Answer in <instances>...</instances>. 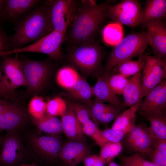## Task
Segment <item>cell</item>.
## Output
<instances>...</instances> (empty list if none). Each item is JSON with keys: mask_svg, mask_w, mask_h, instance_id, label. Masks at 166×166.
<instances>
[{"mask_svg": "<svg viewBox=\"0 0 166 166\" xmlns=\"http://www.w3.org/2000/svg\"><path fill=\"white\" fill-rule=\"evenodd\" d=\"M150 124L149 128L154 138L166 139L165 112L145 117Z\"/></svg>", "mask_w": 166, "mask_h": 166, "instance_id": "83f0119b", "label": "cell"}, {"mask_svg": "<svg viewBox=\"0 0 166 166\" xmlns=\"http://www.w3.org/2000/svg\"><path fill=\"white\" fill-rule=\"evenodd\" d=\"M141 71L128 79L122 94L124 106L129 108L139 103L142 98Z\"/></svg>", "mask_w": 166, "mask_h": 166, "instance_id": "7402d4cb", "label": "cell"}, {"mask_svg": "<svg viewBox=\"0 0 166 166\" xmlns=\"http://www.w3.org/2000/svg\"><path fill=\"white\" fill-rule=\"evenodd\" d=\"M140 102L137 111L145 118L165 112L166 81L164 80L150 91Z\"/></svg>", "mask_w": 166, "mask_h": 166, "instance_id": "30bf717a", "label": "cell"}, {"mask_svg": "<svg viewBox=\"0 0 166 166\" xmlns=\"http://www.w3.org/2000/svg\"><path fill=\"white\" fill-rule=\"evenodd\" d=\"M42 2V1L38 0H5L1 18L10 22L16 21Z\"/></svg>", "mask_w": 166, "mask_h": 166, "instance_id": "e0dca14e", "label": "cell"}, {"mask_svg": "<svg viewBox=\"0 0 166 166\" xmlns=\"http://www.w3.org/2000/svg\"><path fill=\"white\" fill-rule=\"evenodd\" d=\"M9 102L0 99V114L8 105Z\"/></svg>", "mask_w": 166, "mask_h": 166, "instance_id": "f6af8a7d", "label": "cell"}, {"mask_svg": "<svg viewBox=\"0 0 166 166\" xmlns=\"http://www.w3.org/2000/svg\"><path fill=\"white\" fill-rule=\"evenodd\" d=\"M80 0L51 1L50 16L53 30L65 35L80 3Z\"/></svg>", "mask_w": 166, "mask_h": 166, "instance_id": "9c48e42d", "label": "cell"}, {"mask_svg": "<svg viewBox=\"0 0 166 166\" xmlns=\"http://www.w3.org/2000/svg\"><path fill=\"white\" fill-rule=\"evenodd\" d=\"M128 79L120 73L110 74L108 82L114 93L117 95L122 94Z\"/></svg>", "mask_w": 166, "mask_h": 166, "instance_id": "d590c367", "label": "cell"}, {"mask_svg": "<svg viewBox=\"0 0 166 166\" xmlns=\"http://www.w3.org/2000/svg\"><path fill=\"white\" fill-rule=\"evenodd\" d=\"M150 45L147 31L128 35L112 49L103 67L102 73H108L121 63L142 54Z\"/></svg>", "mask_w": 166, "mask_h": 166, "instance_id": "3957f363", "label": "cell"}, {"mask_svg": "<svg viewBox=\"0 0 166 166\" xmlns=\"http://www.w3.org/2000/svg\"><path fill=\"white\" fill-rule=\"evenodd\" d=\"M110 72L99 74L97 81L93 87L95 98L102 102H107L121 109L124 106L121 101L114 93L108 82Z\"/></svg>", "mask_w": 166, "mask_h": 166, "instance_id": "d6986e66", "label": "cell"}, {"mask_svg": "<svg viewBox=\"0 0 166 166\" xmlns=\"http://www.w3.org/2000/svg\"><path fill=\"white\" fill-rule=\"evenodd\" d=\"M65 35L53 30L47 35L30 45L0 53V57L24 52L37 53L46 54L53 60L59 61L62 58L61 47Z\"/></svg>", "mask_w": 166, "mask_h": 166, "instance_id": "8992f818", "label": "cell"}, {"mask_svg": "<svg viewBox=\"0 0 166 166\" xmlns=\"http://www.w3.org/2000/svg\"><path fill=\"white\" fill-rule=\"evenodd\" d=\"M152 148L166 154V139L154 138Z\"/></svg>", "mask_w": 166, "mask_h": 166, "instance_id": "60d3db41", "label": "cell"}, {"mask_svg": "<svg viewBox=\"0 0 166 166\" xmlns=\"http://www.w3.org/2000/svg\"><path fill=\"white\" fill-rule=\"evenodd\" d=\"M26 114L20 107L9 102L0 114V131H14L22 126Z\"/></svg>", "mask_w": 166, "mask_h": 166, "instance_id": "2e32d148", "label": "cell"}, {"mask_svg": "<svg viewBox=\"0 0 166 166\" xmlns=\"http://www.w3.org/2000/svg\"><path fill=\"white\" fill-rule=\"evenodd\" d=\"M144 59L141 70L142 98L166 77V59L146 55H144Z\"/></svg>", "mask_w": 166, "mask_h": 166, "instance_id": "ba28073f", "label": "cell"}, {"mask_svg": "<svg viewBox=\"0 0 166 166\" xmlns=\"http://www.w3.org/2000/svg\"><path fill=\"white\" fill-rule=\"evenodd\" d=\"M147 154L151 162L160 166H166V154L152 148Z\"/></svg>", "mask_w": 166, "mask_h": 166, "instance_id": "74e56055", "label": "cell"}, {"mask_svg": "<svg viewBox=\"0 0 166 166\" xmlns=\"http://www.w3.org/2000/svg\"><path fill=\"white\" fill-rule=\"evenodd\" d=\"M84 134L91 137L100 147L107 142L104 138L98 123L91 120L82 125Z\"/></svg>", "mask_w": 166, "mask_h": 166, "instance_id": "1f68e13d", "label": "cell"}, {"mask_svg": "<svg viewBox=\"0 0 166 166\" xmlns=\"http://www.w3.org/2000/svg\"><path fill=\"white\" fill-rule=\"evenodd\" d=\"M68 108L66 102L60 97H56L46 103V114L53 116L62 117Z\"/></svg>", "mask_w": 166, "mask_h": 166, "instance_id": "d6a6232c", "label": "cell"}, {"mask_svg": "<svg viewBox=\"0 0 166 166\" xmlns=\"http://www.w3.org/2000/svg\"><path fill=\"white\" fill-rule=\"evenodd\" d=\"M110 3L109 2L97 4L95 0H80L64 38L70 47L96 39L108 18L107 7Z\"/></svg>", "mask_w": 166, "mask_h": 166, "instance_id": "6da1fadb", "label": "cell"}, {"mask_svg": "<svg viewBox=\"0 0 166 166\" xmlns=\"http://www.w3.org/2000/svg\"><path fill=\"white\" fill-rule=\"evenodd\" d=\"M102 135L107 142H120L123 138L125 134L123 132L108 128L102 131Z\"/></svg>", "mask_w": 166, "mask_h": 166, "instance_id": "8d00e7d4", "label": "cell"}, {"mask_svg": "<svg viewBox=\"0 0 166 166\" xmlns=\"http://www.w3.org/2000/svg\"><path fill=\"white\" fill-rule=\"evenodd\" d=\"M140 102L121 112L114 119L111 128L125 135L129 132L136 125V114Z\"/></svg>", "mask_w": 166, "mask_h": 166, "instance_id": "d4e9b609", "label": "cell"}, {"mask_svg": "<svg viewBox=\"0 0 166 166\" xmlns=\"http://www.w3.org/2000/svg\"><path fill=\"white\" fill-rule=\"evenodd\" d=\"M147 28L152 51L155 56L166 58V25L162 19L150 21L143 24Z\"/></svg>", "mask_w": 166, "mask_h": 166, "instance_id": "5bb4252c", "label": "cell"}, {"mask_svg": "<svg viewBox=\"0 0 166 166\" xmlns=\"http://www.w3.org/2000/svg\"><path fill=\"white\" fill-rule=\"evenodd\" d=\"M98 159V156L87 155L83 160L84 166H93Z\"/></svg>", "mask_w": 166, "mask_h": 166, "instance_id": "7bdbcfd3", "label": "cell"}, {"mask_svg": "<svg viewBox=\"0 0 166 166\" xmlns=\"http://www.w3.org/2000/svg\"><path fill=\"white\" fill-rule=\"evenodd\" d=\"M66 103L68 107L73 111L82 125L90 120L87 105L74 101H69Z\"/></svg>", "mask_w": 166, "mask_h": 166, "instance_id": "e575fe53", "label": "cell"}, {"mask_svg": "<svg viewBox=\"0 0 166 166\" xmlns=\"http://www.w3.org/2000/svg\"><path fill=\"white\" fill-rule=\"evenodd\" d=\"M127 134L126 142L133 151L147 154L152 148L154 137L145 125H136Z\"/></svg>", "mask_w": 166, "mask_h": 166, "instance_id": "7c38bea8", "label": "cell"}, {"mask_svg": "<svg viewBox=\"0 0 166 166\" xmlns=\"http://www.w3.org/2000/svg\"><path fill=\"white\" fill-rule=\"evenodd\" d=\"M31 141L34 147L45 156L50 158L59 157L62 145L57 136H34Z\"/></svg>", "mask_w": 166, "mask_h": 166, "instance_id": "ffe728a7", "label": "cell"}, {"mask_svg": "<svg viewBox=\"0 0 166 166\" xmlns=\"http://www.w3.org/2000/svg\"><path fill=\"white\" fill-rule=\"evenodd\" d=\"M87 107L90 116L97 123L107 124L121 113V109L109 103L105 104L96 98Z\"/></svg>", "mask_w": 166, "mask_h": 166, "instance_id": "ac0fdd59", "label": "cell"}, {"mask_svg": "<svg viewBox=\"0 0 166 166\" xmlns=\"http://www.w3.org/2000/svg\"><path fill=\"white\" fill-rule=\"evenodd\" d=\"M3 137L0 136V147L2 144Z\"/></svg>", "mask_w": 166, "mask_h": 166, "instance_id": "681fc988", "label": "cell"}, {"mask_svg": "<svg viewBox=\"0 0 166 166\" xmlns=\"http://www.w3.org/2000/svg\"><path fill=\"white\" fill-rule=\"evenodd\" d=\"M10 50L9 36L0 28V53Z\"/></svg>", "mask_w": 166, "mask_h": 166, "instance_id": "f35d334b", "label": "cell"}, {"mask_svg": "<svg viewBox=\"0 0 166 166\" xmlns=\"http://www.w3.org/2000/svg\"><path fill=\"white\" fill-rule=\"evenodd\" d=\"M69 97L74 101L78 102L88 106L93 100V88L85 79L81 77L74 85L68 90Z\"/></svg>", "mask_w": 166, "mask_h": 166, "instance_id": "603a6c76", "label": "cell"}, {"mask_svg": "<svg viewBox=\"0 0 166 166\" xmlns=\"http://www.w3.org/2000/svg\"><path fill=\"white\" fill-rule=\"evenodd\" d=\"M105 164L99 159V158L93 166H104Z\"/></svg>", "mask_w": 166, "mask_h": 166, "instance_id": "bcb514c9", "label": "cell"}, {"mask_svg": "<svg viewBox=\"0 0 166 166\" xmlns=\"http://www.w3.org/2000/svg\"><path fill=\"white\" fill-rule=\"evenodd\" d=\"M108 18L120 25L130 27L142 24L143 9L136 0H123L117 4H109Z\"/></svg>", "mask_w": 166, "mask_h": 166, "instance_id": "52a82bcc", "label": "cell"}, {"mask_svg": "<svg viewBox=\"0 0 166 166\" xmlns=\"http://www.w3.org/2000/svg\"><path fill=\"white\" fill-rule=\"evenodd\" d=\"M80 76L73 67H63L58 71L56 76L58 84L67 90L71 88L78 81Z\"/></svg>", "mask_w": 166, "mask_h": 166, "instance_id": "4316f807", "label": "cell"}, {"mask_svg": "<svg viewBox=\"0 0 166 166\" xmlns=\"http://www.w3.org/2000/svg\"><path fill=\"white\" fill-rule=\"evenodd\" d=\"M20 60L27 83V92L38 93L43 88L54 68L52 59L49 57L43 60H34L22 55Z\"/></svg>", "mask_w": 166, "mask_h": 166, "instance_id": "5b68a950", "label": "cell"}, {"mask_svg": "<svg viewBox=\"0 0 166 166\" xmlns=\"http://www.w3.org/2000/svg\"><path fill=\"white\" fill-rule=\"evenodd\" d=\"M17 166H37L35 163L33 162L30 164H22Z\"/></svg>", "mask_w": 166, "mask_h": 166, "instance_id": "7dc6e473", "label": "cell"}, {"mask_svg": "<svg viewBox=\"0 0 166 166\" xmlns=\"http://www.w3.org/2000/svg\"><path fill=\"white\" fill-rule=\"evenodd\" d=\"M16 54L13 57L3 56L1 64L6 86L11 92L20 86H27L21 62L18 57V54Z\"/></svg>", "mask_w": 166, "mask_h": 166, "instance_id": "8fae6325", "label": "cell"}, {"mask_svg": "<svg viewBox=\"0 0 166 166\" xmlns=\"http://www.w3.org/2000/svg\"><path fill=\"white\" fill-rule=\"evenodd\" d=\"M131 156L140 166H160L145 160L139 154H135Z\"/></svg>", "mask_w": 166, "mask_h": 166, "instance_id": "b9f144b4", "label": "cell"}, {"mask_svg": "<svg viewBox=\"0 0 166 166\" xmlns=\"http://www.w3.org/2000/svg\"><path fill=\"white\" fill-rule=\"evenodd\" d=\"M166 14L165 0H147L143 9L142 24L162 19Z\"/></svg>", "mask_w": 166, "mask_h": 166, "instance_id": "cb8c5ba5", "label": "cell"}, {"mask_svg": "<svg viewBox=\"0 0 166 166\" xmlns=\"http://www.w3.org/2000/svg\"><path fill=\"white\" fill-rule=\"evenodd\" d=\"M100 148L99 158L105 164L112 162L122 150V145L120 142H107L100 147Z\"/></svg>", "mask_w": 166, "mask_h": 166, "instance_id": "4dcf8cb0", "label": "cell"}, {"mask_svg": "<svg viewBox=\"0 0 166 166\" xmlns=\"http://www.w3.org/2000/svg\"><path fill=\"white\" fill-rule=\"evenodd\" d=\"M123 162L124 166H140L131 156L124 157Z\"/></svg>", "mask_w": 166, "mask_h": 166, "instance_id": "ee69618b", "label": "cell"}, {"mask_svg": "<svg viewBox=\"0 0 166 166\" xmlns=\"http://www.w3.org/2000/svg\"><path fill=\"white\" fill-rule=\"evenodd\" d=\"M104 50L96 39L70 47L66 54L67 61L86 74L102 72Z\"/></svg>", "mask_w": 166, "mask_h": 166, "instance_id": "277c9868", "label": "cell"}, {"mask_svg": "<svg viewBox=\"0 0 166 166\" xmlns=\"http://www.w3.org/2000/svg\"><path fill=\"white\" fill-rule=\"evenodd\" d=\"M2 9L0 7V18L1 17V12L2 11Z\"/></svg>", "mask_w": 166, "mask_h": 166, "instance_id": "f907efd6", "label": "cell"}, {"mask_svg": "<svg viewBox=\"0 0 166 166\" xmlns=\"http://www.w3.org/2000/svg\"><path fill=\"white\" fill-rule=\"evenodd\" d=\"M46 103L40 96L35 95L30 101L28 105V111L33 118L38 119L45 114Z\"/></svg>", "mask_w": 166, "mask_h": 166, "instance_id": "836d02e7", "label": "cell"}, {"mask_svg": "<svg viewBox=\"0 0 166 166\" xmlns=\"http://www.w3.org/2000/svg\"><path fill=\"white\" fill-rule=\"evenodd\" d=\"M63 132L71 140L86 144L82 125L73 111L68 107L64 114L61 117Z\"/></svg>", "mask_w": 166, "mask_h": 166, "instance_id": "44dd1931", "label": "cell"}, {"mask_svg": "<svg viewBox=\"0 0 166 166\" xmlns=\"http://www.w3.org/2000/svg\"><path fill=\"white\" fill-rule=\"evenodd\" d=\"M51 3V1L42 3L17 22L14 34L9 36L10 50L35 42L53 30L50 16Z\"/></svg>", "mask_w": 166, "mask_h": 166, "instance_id": "7a4b0ae2", "label": "cell"}, {"mask_svg": "<svg viewBox=\"0 0 166 166\" xmlns=\"http://www.w3.org/2000/svg\"><path fill=\"white\" fill-rule=\"evenodd\" d=\"M121 26L114 22L109 24L104 27L102 35L105 43L114 46L121 40L123 36V29Z\"/></svg>", "mask_w": 166, "mask_h": 166, "instance_id": "f1b7e54d", "label": "cell"}, {"mask_svg": "<svg viewBox=\"0 0 166 166\" xmlns=\"http://www.w3.org/2000/svg\"><path fill=\"white\" fill-rule=\"evenodd\" d=\"M32 120L38 128L49 135L57 136L63 132L61 121L57 117L45 114L41 118Z\"/></svg>", "mask_w": 166, "mask_h": 166, "instance_id": "484cf974", "label": "cell"}, {"mask_svg": "<svg viewBox=\"0 0 166 166\" xmlns=\"http://www.w3.org/2000/svg\"><path fill=\"white\" fill-rule=\"evenodd\" d=\"M11 93L6 86L2 65H0V97L8 98Z\"/></svg>", "mask_w": 166, "mask_h": 166, "instance_id": "ab89813d", "label": "cell"}, {"mask_svg": "<svg viewBox=\"0 0 166 166\" xmlns=\"http://www.w3.org/2000/svg\"><path fill=\"white\" fill-rule=\"evenodd\" d=\"M108 166H120L116 163L113 161H112L109 163Z\"/></svg>", "mask_w": 166, "mask_h": 166, "instance_id": "c3c4849f", "label": "cell"}, {"mask_svg": "<svg viewBox=\"0 0 166 166\" xmlns=\"http://www.w3.org/2000/svg\"><path fill=\"white\" fill-rule=\"evenodd\" d=\"M138 57L137 60H127L117 65L115 67L118 73L128 78L141 71L144 66V55L141 54Z\"/></svg>", "mask_w": 166, "mask_h": 166, "instance_id": "f546056e", "label": "cell"}, {"mask_svg": "<svg viewBox=\"0 0 166 166\" xmlns=\"http://www.w3.org/2000/svg\"><path fill=\"white\" fill-rule=\"evenodd\" d=\"M90 150L86 144L70 140L62 144L59 157L69 166H76L88 154Z\"/></svg>", "mask_w": 166, "mask_h": 166, "instance_id": "9a60e30c", "label": "cell"}, {"mask_svg": "<svg viewBox=\"0 0 166 166\" xmlns=\"http://www.w3.org/2000/svg\"><path fill=\"white\" fill-rule=\"evenodd\" d=\"M0 152V166H12L21 159L23 150L20 140L14 131L7 132L3 137Z\"/></svg>", "mask_w": 166, "mask_h": 166, "instance_id": "4fadbf2b", "label": "cell"}]
</instances>
